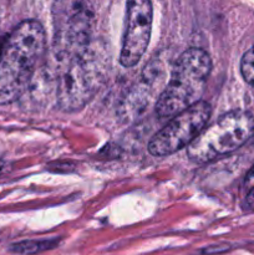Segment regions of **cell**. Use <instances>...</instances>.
Wrapping results in <instances>:
<instances>
[{"label": "cell", "instance_id": "6da1fadb", "mask_svg": "<svg viewBox=\"0 0 254 255\" xmlns=\"http://www.w3.org/2000/svg\"><path fill=\"white\" fill-rule=\"evenodd\" d=\"M46 51V34L36 20H24L0 45V105L16 101L32 81Z\"/></svg>", "mask_w": 254, "mask_h": 255}, {"label": "cell", "instance_id": "7a4b0ae2", "mask_svg": "<svg viewBox=\"0 0 254 255\" xmlns=\"http://www.w3.org/2000/svg\"><path fill=\"white\" fill-rule=\"evenodd\" d=\"M212 71V60L203 49L186 50L174 64L171 77L156 102V114L171 119L202 100Z\"/></svg>", "mask_w": 254, "mask_h": 255}, {"label": "cell", "instance_id": "3957f363", "mask_svg": "<svg viewBox=\"0 0 254 255\" xmlns=\"http://www.w3.org/2000/svg\"><path fill=\"white\" fill-rule=\"evenodd\" d=\"M106 64L97 49L90 45L79 56L61 64L56 86V100L60 110L76 112L87 105L101 86Z\"/></svg>", "mask_w": 254, "mask_h": 255}, {"label": "cell", "instance_id": "277c9868", "mask_svg": "<svg viewBox=\"0 0 254 255\" xmlns=\"http://www.w3.org/2000/svg\"><path fill=\"white\" fill-rule=\"evenodd\" d=\"M52 21V50L60 65L89 49L95 24V12L89 0H56Z\"/></svg>", "mask_w": 254, "mask_h": 255}, {"label": "cell", "instance_id": "5b68a950", "mask_svg": "<svg viewBox=\"0 0 254 255\" xmlns=\"http://www.w3.org/2000/svg\"><path fill=\"white\" fill-rule=\"evenodd\" d=\"M254 134V117L248 111L236 110L204 127L187 148L191 161L207 163L232 153Z\"/></svg>", "mask_w": 254, "mask_h": 255}, {"label": "cell", "instance_id": "8992f818", "mask_svg": "<svg viewBox=\"0 0 254 255\" xmlns=\"http://www.w3.org/2000/svg\"><path fill=\"white\" fill-rule=\"evenodd\" d=\"M211 115V105L201 100L171 117L168 124L151 138L148 152L154 157H164L188 147L207 126Z\"/></svg>", "mask_w": 254, "mask_h": 255}, {"label": "cell", "instance_id": "52a82bcc", "mask_svg": "<svg viewBox=\"0 0 254 255\" xmlns=\"http://www.w3.org/2000/svg\"><path fill=\"white\" fill-rule=\"evenodd\" d=\"M153 21L151 0H127L126 25L122 39L120 62L124 67H133L148 47Z\"/></svg>", "mask_w": 254, "mask_h": 255}, {"label": "cell", "instance_id": "ba28073f", "mask_svg": "<svg viewBox=\"0 0 254 255\" xmlns=\"http://www.w3.org/2000/svg\"><path fill=\"white\" fill-rule=\"evenodd\" d=\"M59 246L57 239H35V241L17 242L10 246V252L22 255H34L42 252L51 251Z\"/></svg>", "mask_w": 254, "mask_h": 255}, {"label": "cell", "instance_id": "9c48e42d", "mask_svg": "<svg viewBox=\"0 0 254 255\" xmlns=\"http://www.w3.org/2000/svg\"><path fill=\"white\" fill-rule=\"evenodd\" d=\"M241 72L244 81L254 87V46L244 52L241 60Z\"/></svg>", "mask_w": 254, "mask_h": 255}, {"label": "cell", "instance_id": "30bf717a", "mask_svg": "<svg viewBox=\"0 0 254 255\" xmlns=\"http://www.w3.org/2000/svg\"><path fill=\"white\" fill-rule=\"evenodd\" d=\"M229 249L228 246L226 244H217V246H209L207 248H204L202 251V254L203 255H214V254H219V253H224Z\"/></svg>", "mask_w": 254, "mask_h": 255}, {"label": "cell", "instance_id": "8fae6325", "mask_svg": "<svg viewBox=\"0 0 254 255\" xmlns=\"http://www.w3.org/2000/svg\"><path fill=\"white\" fill-rule=\"evenodd\" d=\"M244 187L247 189L254 188V167L248 172V174L246 176V179H244Z\"/></svg>", "mask_w": 254, "mask_h": 255}, {"label": "cell", "instance_id": "7c38bea8", "mask_svg": "<svg viewBox=\"0 0 254 255\" xmlns=\"http://www.w3.org/2000/svg\"><path fill=\"white\" fill-rule=\"evenodd\" d=\"M244 206H246L247 209H254V188L249 189L248 191Z\"/></svg>", "mask_w": 254, "mask_h": 255}]
</instances>
